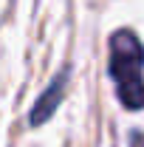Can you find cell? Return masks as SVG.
<instances>
[{"label": "cell", "mask_w": 144, "mask_h": 147, "mask_svg": "<svg viewBox=\"0 0 144 147\" xmlns=\"http://www.w3.org/2000/svg\"><path fill=\"white\" fill-rule=\"evenodd\" d=\"M110 79L116 96L127 110H144V45L130 28H119L110 37Z\"/></svg>", "instance_id": "6da1fadb"}, {"label": "cell", "mask_w": 144, "mask_h": 147, "mask_svg": "<svg viewBox=\"0 0 144 147\" xmlns=\"http://www.w3.org/2000/svg\"><path fill=\"white\" fill-rule=\"evenodd\" d=\"M68 74H71L68 68H62V71L51 79V85L42 91V96L37 99L34 110H31V116H28V125H31V127L45 125V122L54 116V110L59 108V102H62V96H65V88H68Z\"/></svg>", "instance_id": "7a4b0ae2"}, {"label": "cell", "mask_w": 144, "mask_h": 147, "mask_svg": "<svg viewBox=\"0 0 144 147\" xmlns=\"http://www.w3.org/2000/svg\"><path fill=\"white\" fill-rule=\"evenodd\" d=\"M133 147H144V139H141V136H133Z\"/></svg>", "instance_id": "3957f363"}]
</instances>
